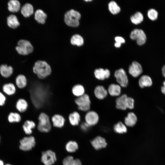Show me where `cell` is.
<instances>
[{
  "mask_svg": "<svg viewBox=\"0 0 165 165\" xmlns=\"http://www.w3.org/2000/svg\"><path fill=\"white\" fill-rule=\"evenodd\" d=\"M33 72L38 79H43L50 75L52 70L50 65L46 62L39 60L35 63Z\"/></svg>",
  "mask_w": 165,
  "mask_h": 165,
  "instance_id": "6da1fadb",
  "label": "cell"
},
{
  "mask_svg": "<svg viewBox=\"0 0 165 165\" xmlns=\"http://www.w3.org/2000/svg\"><path fill=\"white\" fill-rule=\"evenodd\" d=\"M50 119V117L46 113L41 112L38 118V121L37 126L38 130L42 132H49L51 129Z\"/></svg>",
  "mask_w": 165,
  "mask_h": 165,
  "instance_id": "7a4b0ae2",
  "label": "cell"
},
{
  "mask_svg": "<svg viewBox=\"0 0 165 165\" xmlns=\"http://www.w3.org/2000/svg\"><path fill=\"white\" fill-rule=\"evenodd\" d=\"M81 16L79 12L74 9H71L67 12L64 14V22L69 26L78 27L79 25V20Z\"/></svg>",
  "mask_w": 165,
  "mask_h": 165,
  "instance_id": "3957f363",
  "label": "cell"
},
{
  "mask_svg": "<svg viewBox=\"0 0 165 165\" xmlns=\"http://www.w3.org/2000/svg\"><path fill=\"white\" fill-rule=\"evenodd\" d=\"M74 102L79 111L87 112L90 109L91 101L90 97L87 94L85 93L80 97H76Z\"/></svg>",
  "mask_w": 165,
  "mask_h": 165,
  "instance_id": "277c9868",
  "label": "cell"
},
{
  "mask_svg": "<svg viewBox=\"0 0 165 165\" xmlns=\"http://www.w3.org/2000/svg\"><path fill=\"white\" fill-rule=\"evenodd\" d=\"M16 50L20 54L26 55L32 53L33 47L30 42L26 40L21 39L17 42Z\"/></svg>",
  "mask_w": 165,
  "mask_h": 165,
  "instance_id": "5b68a950",
  "label": "cell"
},
{
  "mask_svg": "<svg viewBox=\"0 0 165 165\" xmlns=\"http://www.w3.org/2000/svg\"><path fill=\"white\" fill-rule=\"evenodd\" d=\"M130 37L132 39L136 40L137 43L139 45L144 44L146 40L145 34L141 29H134L131 32Z\"/></svg>",
  "mask_w": 165,
  "mask_h": 165,
  "instance_id": "8992f818",
  "label": "cell"
},
{
  "mask_svg": "<svg viewBox=\"0 0 165 165\" xmlns=\"http://www.w3.org/2000/svg\"><path fill=\"white\" fill-rule=\"evenodd\" d=\"M20 149L24 151L31 150L35 144V138L32 136L24 137L20 141Z\"/></svg>",
  "mask_w": 165,
  "mask_h": 165,
  "instance_id": "52a82bcc",
  "label": "cell"
},
{
  "mask_svg": "<svg viewBox=\"0 0 165 165\" xmlns=\"http://www.w3.org/2000/svg\"><path fill=\"white\" fill-rule=\"evenodd\" d=\"M117 82L123 87H126L128 84V80L126 73L123 68L116 70L114 74Z\"/></svg>",
  "mask_w": 165,
  "mask_h": 165,
  "instance_id": "ba28073f",
  "label": "cell"
},
{
  "mask_svg": "<svg viewBox=\"0 0 165 165\" xmlns=\"http://www.w3.org/2000/svg\"><path fill=\"white\" fill-rule=\"evenodd\" d=\"M57 160L55 153L51 150L42 152L41 161L45 165H52Z\"/></svg>",
  "mask_w": 165,
  "mask_h": 165,
  "instance_id": "9c48e42d",
  "label": "cell"
},
{
  "mask_svg": "<svg viewBox=\"0 0 165 165\" xmlns=\"http://www.w3.org/2000/svg\"><path fill=\"white\" fill-rule=\"evenodd\" d=\"M85 122L90 126L95 125L99 120V116L96 112L93 111H89L85 116Z\"/></svg>",
  "mask_w": 165,
  "mask_h": 165,
  "instance_id": "30bf717a",
  "label": "cell"
},
{
  "mask_svg": "<svg viewBox=\"0 0 165 165\" xmlns=\"http://www.w3.org/2000/svg\"><path fill=\"white\" fill-rule=\"evenodd\" d=\"M128 71L132 76L137 77L142 73L143 70L141 64L138 62L134 61L130 66Z\"/></svg>",
  "mask_w": 165,
  "mask_h": 165,
  "instance_id": "8fae6325",
  "label": "cell"
},
{
  "mask_svg": "<svg viewBox=\"0 0 165 165\" xmlns=\"http://www.w3.org/2000/svg\"><path fill=\"white\" fill-rule=\"evenodd\" d=\"M51 121L53 127L59 128L63 127L65 124L66 120L61 115L55 114L51 117Z\"/></svg>",
  "mask_w": 165,
  "mask_h": 165,
  "instance_id": "7c38bea8",
  "label": "cell"
},
{
  "mask_svg": "<svg viewBox=\"0 0 165 165\" xmlns=\"http://www.w3.org/2000/svg\"><path fill=\"white\" fill-rule=\"evenodd\" d=\"M91 143L93 147L97 150L105 148L107 145L105 139L101 136L97 137L91 141Z\"/></svg>",
  "mask_w": 165,
  "mask_h": 165,
  "instance_id": "4fadbf2b",
  "label": "cell"
},
{
  "mask_svg": "<svg viewBox=\"0 0 165 165\" xmlns=\"http://www.w3.org/2000/svg\"><path fill=\"white\" fill-rule=\"evenodd\" d=\"M94 74L96 78L99 80H104L108 78L110 75L109 70L107 69L99 68L95 69Z\"/></svg>",
  "mask_w": 165,
  "mask_h": 165,
  "instance_id": "5bb4252c",
  "label": "cell"
},
{
  "mask_svg": "<svg viewBox=\"0 0 165 165\" xmlns=\"http://www.w3.org/2000/svg\"><path fill=\"white\" fill-rule=\"evenodd\" d=\"M80 115L78 112L74 111L68 115V119L70 124L73 126H78L81 120Z\"/></svg>",
  "mask_w": 165,
  "mask_h": 165,
  "instance_id": "9a60e30c",
  "label": "cell"
},
{
  "mask_svg": "<svg viewBox=\"0 0 165 165\" xmlns=\"http://www.w3.org/2000/svg\"><path fill=\"white\" fill-rule=\"evenodd\" d=\"M127 95L124 94L117 98L116 100V107L119 109L125 110L127 108Z\"/></svg>",
  "mask_w": 165,
  "mask_h": 165,
  "instance_id": "2e32d148",
  "label": "cell"
},
{
  "mask_svg": "<svg viewBox=\"0 0 165 165\" xmlns=\"http://www.w3.org/2000/svg\"><path fill=\"white\" fill-rule=\"evenodd\" d=\"M94 94L95 97L98 99L102 100L105 98L107 95L108 91L102 86H97L95 88Z\"/></svg>",
  "mask_w": 165,
  "mask_h": 165,
  "instance_id": "e0dca14e",
  "label": "cell"
},
{
  "mask_svg": "<svg viewBox=\"0 0 165 165\" xmlns=\"http://www.w3.org/2000/svg\"><path fill=\"white\" fill-rule=\"evenodd\" d=\"M13 72V69L11 66L6 64H2L0 66V73L4 78H8L10 76Z\"/></svg>",
  "mask_w": 165,
  "mask_h": 165,
  "instance_id": "ac0fdd59",
  "label": "cell"
},
{
  "mask_svg": "<svg viewBox=\"0 0 165 165\" xmlns=\"http://www.w3.org/2000/svg\"><path fill=\"white\" fill-rule=\"evenodd\" d=\"M138 83L140 86L141 88L146 87H150L152 84V81L151 78L146 75H144L140 78Z\"/></svg>",
  "mask_w": 165,
  "mask_h": 165,
  "instance_id": "d6986e66",
  "label": "cell"
},
{
  "mask_svg": "<svg viewBox=\"0 0 165 165\" xmlns=\"http://www.w3.org/2000/svg\"><path fill=\"white\" fill-rule=\"evenodd\" d=\"M137 121V117L135 114L133 112L128 113L124 119L126 125L130 127L134 126L136 124Z\"/></svg>",
  "mask_w": 165,
  "mask_h": 165,
  "instance_id": "ffe728a7",
  "label": "cell"
},
{
  "mask_svg": "<svg viewBox=\"0 0 165 165\" xmlns=\"http://www.w3.org/2000/svg\"><path fill=\"white\" fill-rule=\"evenodd\" d=\"M7 23L8 26L13 29L17 28L20 25L17 17L14 14H11L7 17Z\"/></svg>",
  "mask_w": 165,
  "mask_h": 165,
  "instance_id": "44dd1931",
  "label": "cell"
},
{
  "mask_svg": "<svg viewBox=\"0 0 165 165\" xmlns=\"http://www.w3.org/2000/svg\"><path fill=\"white\" fill-rule=\"evenodd\" d=\"M72 92L74 96L77 97L85 94V89L82 85L78 84L73 86L72 89Z\"/></svg>",
  "mask_w": 165,
  "mask_h": 165,
  "instance_id": "7402d4cb",
  "label": "cell"
},
{
  "mask_svg": "<svg viewBox=\"0 0 165 165\" xmlns=\"http://www.w3.org/2000/svg\"><path fill=\"white\" fill-rule=\"evenodd\" d=\"M20 11L21 14L24 17H28L33 14V7L31 4L26 3L22 6Z\"/></svg>",
  "mask_w": 165,
  "mask_h": 165,
  "instance_id": "603a6c76",
  "label": "cell"
},
{
  "mask_svg": "<svg viewBox=\"0 0 165 165\" xmlns=\"http://www.w3.org/2000/svg\"><path fill=\"white\" fill-rule=\"evenodd\" d=\"M20 7V3L17 0H10L8 3V9L10 12L15 13L18 12Z\"/></svg>",
  "mask_w": 165,
  "mask_h": 165,
  "instance_id": "cb8c5ba5",
  "label": "cell"
},
{
  "mask_svg": "<svg viewBox=\"0 0 165 165\" xmlns=\"http://www.w3.org/2000/svg\"><path fill=\"white\" fill-rule=\"evenodd\" d=\"M35 124L33 121L27 120L24 123L22 127L26 134H30L32 133V129L35 127Z\"/></svg>",
  "mask_w": 165,
  "mask_h": 165,
  "instance_id": "d4e9b609",
  "label": "cell"
},
{
  "mask_svg": "<svg viewBox=\"0 0 165 165\" xmlns=\"http://www.w3.org/2000/svg\"><path fill=\"white\" fill-rule=\"evenodd\" d=\"M16 84L17 86L20 89L25 88L27 84V80L26 76L24 75H18L15 79Z\"/></svg>",
  "mask_w": 165,
  "mask_h": 165,
  "instance_id": "484cf974",
  "label": "cell"
},
{
  "mask_svg": "<svg viewBox=\"0 0 165 165\" xmlns=\"http://www.w3.org/2000/svg\"><path fill=\"white\" fill-rule=\"evenodd\" d=\"M28 103L24 99L20 98L16 102V109L20 112H25L28 107Z\"/></svg>",
  "mask_w": 165,
  "mask_h": 165,
  "instance_id": "4316f807",
  "label": "cell"
},
{
  "mask_svg": "<svg viewBox=\"0 0 165 165\" xmlns=\"http://www.w3.org/2000/svg\"><path fill=\"white\" fill-rule=\"evenodd\" d=\"M108 92L112 96H118L121 93V88L120 86L118 84H112L108 86Z\"/></svg>",
  "mask_w": 165,
  "mask_h": 165,
  "instance_id": "83f0119b",
  "label": "cell"
},
{
  "mask_svg": "<svg viewBox=\"0 0 165 165\" xmlns=\"http://www.w3.org/2000/svg\"><path fill=\"white\" fill-rule=\"evenodd\" d=\"M47 16L46 14L41 9H38L35 12V18L38 23L40 24L45 23Z\"/></svg>",
  "mask_w": 165,
  "mask_h": 165,
  "instance_id": "f1b7e54d",
  "label": "cell"
},
{
  "mask_svg": "<svg viewBox=\"0 0 165 165\" xmlns=\"http://www.w3.org/2000/svg\"><path fill=\"white\" fill-rule=\"evenodd\" d=\"M2 90L5 94L9 95L14 94L16 91L15 86L12 83L4 84L2 86Z\"/></svg>",
  "mask_w": 165,
  "mask_h": 165,
  "instance_id": "f546056e",
  "label": "cell"
},
{
  "mask_svg": "<svg viewBox=\"0 0 165 165\" xmlns=\"http://www.w3.org/2000/svg\"><path fill=\"white\" fill-rule=\"evenodd\" d=\"M71 42L73 45L81 46L83 45L84 40L81 35L78 34H75L72 36L71 39Z\"/></svg>",
  "mask_w": 165,
  "mask_h": 165,
  "instance_id": "4dcf8cb0",
  "label": "cell"
},
{
  "mask_svg": "<svg viewBox=\"0 0 165 165\" xmlns=\"http://www.w3.org/2000/svg\"><path fill=\"white\" fill-rule=\"evenodd\" d=\"M132 22L135 24H138L141 23L143 20V16L140 12L136 13L130 17Z\"/></svg>",
  "mask_w": 165,
  "mask_h": 165,
  "instance_id": "1f68e13d",
  "label": "cell"
},
{
  "mask_svg": "<svg viewBox=\"0 0 165 165\" xmlns=\"http://www.w3.org/2000/svg\"><path fill=\"white\" fill-rule=\"evenodd\" d=\"M114 130L116 132L119 134L125 133L127 131L126 125L121 122H119L115 125Z\"/></svg>",
  "mask_w": 165,
  "mask_h": 165,
  "instance_id": "d6a6232c",
  "label": "cell"
},
{
  "mask_svg": "<svg viewBox=\"0 0 165 165\" xmlns=\"http://www.w3.org/2000/svg\"><path fill=\"white\" fill-rule=\"evenodd\" d=\"M66 149L69 152H75L78 148V145L77 143L74 141H70L66 144Z\"/></svg>",
  "mask_w": 165,
  "mask_h": 165,
  "instance_id": "836d02e7",
  "label": "cell"
},
{
  "mask_svg": "<svg viewBox=\"0 0 165 165\" xmlns=\"http://www.w3.org/2000/svg\"><path fill=\"white\" fill-rule=\"evenodd\" d=\"M108 7L109 11L113 14H117L120 12V7L114 1H111L109 2Z\"/></svg>",
  "mask_w": 165,
  "mask_h": 165,
  "instance_id": "e575fe53",
  "label": "cell"
},
{
  "mask_svg": "<svg viewBox=\"0 0 165 165\" xmlns=\"http://www.w3.org/2000/svg\"><path fill=\"white\" fill-rule=\"evenodd\" d=\"M8 119L10 123L19 122L21 120V117L18 113L11 112L8 116Z\"/></svg>",
  "mask_w": 165,
  "mask_h": 165,
  "instance_id": "d590c367",
  "label": "cell"
},
{
  "mask_svg": "<svg viewBox=\"0 0 165 165\" xmlns=\"http://www.w3.org/2000/svg\"><path fill=\"white\" fill-rule=\"evenodd\" d=\"M147 15L149 18L152 20L156 19L158 16L157 11L154 9H149L147 12Z\"/></svg>",
  "mask_w": 165,
  "mask_h": 165,
  "instance_id": "8d00e7d4",
  "label": "cell"
},
{
  "mask_svg": "<svg viewBox=\"0 0 165 165\" xmlns=\"http://www.w3.org/2000/svg\"><path fill=\"white\" fill-rule=\"evenodd\" d=\"M75 159L71 156H68L64 158L63 161V165H73Z\"/></svg>",
  "mask_w": 165,
  "mask_h": 165,
  "instance_id": "74e56055",
  "label": "cell"
},
{
  "mask_svg": "<svg viewBox=\"0 0 165 165\" xmlns=\"http://www.w3.org/2000/svg\"><path fill=\"white\" fill-rule=\"evenodd\" d=\"M134 100L130 97H127V108L132 109L134 107Z\"/></svg>",
  "mask_w": 165,
  "mask_h": 165,
  "instance_id": "f35d334b",
  "label": "cell"
},
{
  "mask_svg": "<svg viewBox=\"0 0 165 165\" xmlns=\"http://www.w3.org/2000/svg\"><path fill=\"white\" fill-rule=\"evenodd\" d=\"M6 97L4 95L0 92V106H2L5 104Z\"/></svg>",
  "mask_w": 165,
  "mask_h": 165,
  "instance_id": "ab89813d",
  "label": "cell"
},
{
  "mask_svg": "<svg viewBox=\"0 0 165 165\" xmlns=\"http://www.w3.org/2000/svg\"><path fill=\"white\" fill-rule=\"evenodd\" d=\"M90 127L86 122L82 123L80 125L81 129L84 131L87 130Z\"/></svg>",
  "mask_w": 165,
  "mask_h": 165,
  "instance_id": "60d3db41",
  "label": "cell"
},
{
  "mask_svg": "<svg viewBox=\"0 0 165 165\" xmlns=\"http://www.w3.org/2000/svg\"><path fill=\"white\" fill-rule=\"evenodd\" d=\"M115 40L116 42L121 44L122 43H124L125 40L122 37L120 36H116L115 38Z\"/></svg>",
  "mask_w": 165,
  "mask_h": 165,
  "instance_id": "b9f144b4",
  "label": "cell"
},
{
  "mask_svg": "<svg viewBox=\"0 0 165 165\" xmlns=\"http://www.w3.org/2000/svg\"><path fill=\"white\" fill-rule=\"evenodd\" d=\"M161 92L165 95V80L163 82V85L161 87Z\"/></svg>",
  "mask_w": 165,
  "mask_h": 165,
  "instance_id": "7bdbcfd3",
  "label": "cell"
},
{
  "mask_svg": "<svg viewBox=\"0 0 165 165\" xmlns=\"http://www.w3.org/2000/svg\"><path fill=\"white\" fill-rule=\"evenodd\" d=\"M73 165H82V163L79 160L76 159L75 160Z\"/></svg>",
  "mask_w": 165,
  "mask_h": 165,
  "instance_id": "ee69618b",
  "label": "cell"
},
{
  "mask_svg": "<svg viewBox=\"0 0 165 165\" xmlns=\"http://www.w3.org/2000/svg\"><path fill=\"white\" fill-rule=\"evenodd\" d=\"M162 73L163 76L165 78V65H164L162 67Z\"/></svg>",
  "mask_w": 165,
  "mask_h": 165,
  "instance_id": "f6af8a7d",
  "label": "cell"
},
{
  "mask_svg": "<svg viewBox=\"0 0 165 165\" xmlns=\"http://www.w3.org/2000/svg\"><path fill=\"white\" fill-rule=\"evenodd\" d=\"M0 165H4L3 161L1 160H0Z\"/></svg>",
  "mask_w": 165,
  "mask_h": 165,
  "instance_id": "bcb514c9",
  "label": "cell"
},
{
  "mask_svg": "<svg viewBox=\"0 0 165 165\" xmlns=\"http://www.w3.org/2000/svg\"><path fill=\"white\" fill-rule=\"evenodd\" d=\"M92 0H85V1L86 2H90Z\"/></svg>",
  "mask_w": 165,
  "mask_h": 165,
  "instance_id": "7dc6e473",
  "label": "cell"
},
{
  "mask_svg": "<svg viewBox=\"0 0 165 165\" xmlns=\"http://www.w3.org/2000/svg\"><path fill=\"white\" fill-rule=\"evenodd\" d=\"M5 165H11L10 164L8 163V164H6Z\"/></svg>",
  "mask_w": 165,
  "mask_h": 165,
  "instance_id": "c3c4849f",
  "label": "cell"
},
{
  "mask_svg": "<svg viewBox=\"0 0 165 165\" xmlns=\"http://www.w3.org/2000/svg\"></svg>",
  "mask_w": 165,
  "mask_h": 165,
  "instance_id": "681fc988",
  "label": "cell"
}]
</instances>
